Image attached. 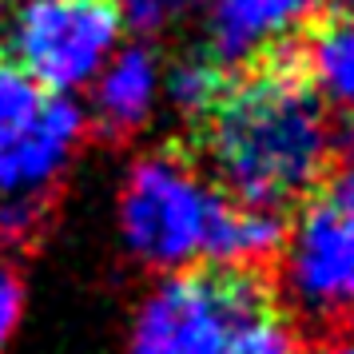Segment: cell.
<instances>
[{
	"mask_svg": "<svg viewBox=\"0 0 354 354\" xmlns=\"http://www.w3.org/2000/svg\"><path fill=\"white\" fill-rule=\"evenodd\" d=\"M219 192L235 203L283 211L330 163L335 131L299 56L274 48L231 76L227 96L195 124Z\"/></svg>",
	"mask_w": 354,
	"mask_h": 354,
	"instance_id": "obj_1",
	"label": "cell"
},
{
	"mask_svg": "<svg viewBox=\"0 0 354 354\" xmlns=\"http://www.w3.org/2000/svg\"><path fill=\"white\" fill-rule=\"evenodd\" d=\"M131 354H303L259 267H183L136 315Z\"/></svg>",
	"mask_w": 354,
	"mask_h": 354,
	"instance_id": "obj_2",
	"label": "cell"
},
{
	"mask_svg": "<svg viewBox=\"0 0 354 354\" xmlns=\"http://www.w3.org/2000/svg\"><path fill=\"white\" fill-rule=\"evenodd\" d=\"M215 203L219 187H211L187 156L171 147L144 156L120 195V219L131 255L160 271L192 267L195 259H203Z\"/></svg>",
	"mask_w": 354,
	"mask_h": 354,
	"instance_id": "obj_3",
	"label": "cell"
},
{
	"mask_svg": "<svg viewBox=\"0 0 354 354\" xmlns=\"http://www.w3.org/2000/svg\"><path fill=\"white\" fill-rule=\"evenodd\" d=\"M115 0H28L12 20V60L40 88L64 92L96 76L120 36Z\"/></svg>",
	"mask_w": 354,
	"mask_h": 354,
	"instance_id": "obj_4",
	"label": "cell"
},
{
	"mask_svg": "<svg viewBox=\"0 0 354 354\" xmlns=\"http://www.w3.org/2000/svg\"><path fill=\"white\" fill-rule=\"evenodd\" d=\"M283 283L290 303L315 319L354 310V227L322 199L306 203L295 231H287Z\"/></svg>",
	"mask_w": 354,
	"mask_h": 354,
	"instance_id": "obj_5",
	"label": "cell"
},
{
	"mask_svg": "<svg viewBox=\"0 0 354 354\" xmlns=\"http://www.w3.org/2000/svg\"><path fill=\"white\" fill-rule=\"evenodd\" d=\"M88 136V115L72 100H44L40 112L0 144V192H48L52 176Z\"/></svg>",
	"mask_w": 354,
	"mask_h": 354,
	"instance_id": "obj_6",
	"label": "cell"
},
{
	"mask_svg": "<svg viewBox=\"0 0 354 354\" xmlns=\"http://www.w3.org/2000/svg\"><path fill=\"white\" fill-rule=\"evenodd\" d=\"M319 0H211V48L227 68L283 48Z\"/></svg>",
	"mask_w": 354,
	"mask_h": 354,
	"instance_id": "obj_7",
	"label": "cell"
},
{
	"mask_svg": "<svg viewBox=\"0 0 354 354\" xmlns=\"http://www.w3.org/2000/svg\"><path fill=\"white\" fill-rule=\"evenodd\" d=\"M160 92V60L147 44H131L104 68V80L96 84L92 120L96 131L108 140H124L147 124Z\"/></svg>",
	"mask_w": 354,
	"mask_h": 354,
	"instance_id": "obj_8",
	"label": "cell"
},
{
	"mask_svg": "<svg viewBox=\"0 0 354 354\" xmlns=\"http://www.w3.org/2000/svg\"><path fill=\"white\" fill-rule=\"evenodd\" d=\"M283 243H287L283 211L235 203V199H227L219 192L207 243H203V259L207 263H219V267H259V263L279 255Z\"/></svg>",
	"mask_w": 354,
	"mask_h": 354,
	"instance_id": "obj_9",
	"label": "cell"
},
{
	"mask_svg": "<svg viewBox=\"0 0 354 354\" xmlns=\"http://www.w3.org/2000/svg\"><path fill=\"white\" fill-rule=\"evenodd\" d=\"M299 64L319 96L354 112V8H338L310 28Z\"/></svg>",
	"mask_w": 354,
	"mask_h": 354,
	"instance_id": "obj_10",
	"label": "cell"
},
{
	"mask_svg": "<svg viewBox=\"0 0 354 354\" xmlns=\"http://www.w3.org/2000/svg\"><path fill=\"white\" fill-rule=\"evenodd\" d=\"M231 68L219 64L215 56H192V60H179L167 76V96L179 112L187 115L192 124H203L211 115V108L227 96L231 88Z\"/></svg>",
	"mask_w": 354,
	"mask_h": 354,
	"instance_id": "obj_11",
	"label": "cell"
},
{
	"mask_svg": "<svg viewBox=\"0 0 354 354\" xmlns=\"http://www.w3.org/2000/svg\"><path fill=\"white\" fill-rule=\"evenodd\" d=\"M44 100H48L44 88H40L12 56L0 52V144H4L8 136H17V131L40 112Z\"/></svg>",
	"mask_w": 354,
	"mask_h": 354,
	"instance_id": "obj_12",
	"label": "cell"
},
{
	"mask_svg": "<svg viewBox=\"0 0 354 354\" xmlns=\"http://www.w3.org/2000/svg\"><path fill=\"white\" fill-rule=\"evenodd\" d=\"M48 211H52V192L12 195L0 207V251H12L20 243L36 239L48 227Z\"/></svg>",
	"mask_w": 354,
	"mask_h": 354,
	"instance_id": "obj_13",
	"label": "cell"
},
{
	"mask_svg": "<svg viewBox=\"0 0 354 354\" xmlns=\"http://www.w3.org/2000/svg\"><path fill=\"white\" fill-rule=\"evenodd\" d=\"M20 310H24V274H20L17 259L0 251V351L8 346V338L17 330Z\"/></svg>",
	"mask_w": 354,
	"mask_h": 354,
	"instance_id": "obj_14",
	"label": "cell"
},
{
	"mask_svg": "<svg viewBox=\"0 0 354 354\" xmlns=\"http://www.w3.org/2000/svg\"><path fill=\"white\" fill-rule=\"evenodd\" d=\"M192 0H120L115 8H120V20L128 24L131 32H160L167 20L176 17L179 8H187Z\"/></svg>",
	"mask_w": 354,
	"mask_h": 354,
	"instance_id": "obj_15",
	"label": "cell"
},
{
	"mask_svg": "<svg viewBox=\"0 0 354 354\" xmlns=\"http://www.w3.org/2000/svg\"><path fill=\"white\" fill-rule=\"evenodd\" d=\"M326 207L335 211V215H342L346 223L354 227V160L346 163V167H338L335 176L322 183V195H319Z\"/></svg>",
	"mask_w": 354,
	"mask_h": 354,
	"instance_id": "obj_16",
	"label": "cell"
},
{
	"mask_svg": "<svg viewBox=\"0 0 354 354\" xmlns=\"http://www.w3.org/2000/svg\"><path fill=\"white\" fill-rule=\"evenodd\" d=\"M322 354H354V330H346L342 338H335V342H330Z\"/></svg>",
	"mask_w": 354,
	"mask_h": 354,
	"instance_id": "obj_17",
	"label": "cell"
},
{
	"mask_svg": "<svg viewBox=\"0 0 354 354\" xmlns=\"http://www.w3.org/2000/svg\"><path fill=\"white\" fill-rule=\"evenodd\" d=\"M342 8H354V0H342Z\"/></svg>",
	"mask_w": 354,
	"mask_h": 354,
	"instance_id": "obj_18",
	"label": "cell"
}]
</instances>
